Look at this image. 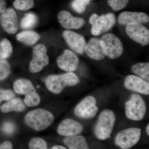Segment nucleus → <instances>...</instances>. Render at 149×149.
<instances>
[{
	"instance_id": "nucleus-21",
	"label": "nucleus",
	"mask_w": 149,
	"mask_h": 149,
	"mask_svg": "<svg viewBox=\"0 0 149 149\" xmlns=\"http://www.w3.org/2000/svg\"><path fill=\"white\" fill-rule=\"evenodd\" d=\"M24 103L20 99H11L0 107L1 111L4 113L12 111L22 112L25 109Z\"/></svg>"
},
{
	"instance_id": "nucleus-25",
	"label": "nucleus",
	"mask_w": 149,
	"mask_h": 149,
	"mask_svg": "<svg viewBox=\"0 0 149 149\" xmlns=\"http://www.w3.org/2000/svg\"><path fill=\"white\" fill-rule=\"evenodd\" d=\"M37 17L36 15L29 13L25 15L22 19L20 26L23 29H28L32 28L37 24Z\"/></svg>"
},
{
	"instance_id": "nucleus-10",
	"label": "nucleus",
	"mask_w": 149,
	"mask_h": 149,
	"mask_svg": "<svg viewBox=\"0 0 149 149\" xmlns=\"http://www.w3.org/2000/svg\"><path fill=\"white\" fill-rule=\"evenodd\" d=\"M125 32L130 39L142 46L149 43V30L141 23L133 22L126 24Z\"/></svg>"
},
{
	"instance_id": "nucleus-36",
	"label": "nucleus",
	"mask_w": 149,
	"mask_h": 149,
	"mask_svg": "<svg viewBox=\"0 0 149 149\" xmlns=\"http://www.w3.org/2000/svg\"><path fill=\"white\" fill-rule=\"evenodd\" d=\"M52 149H66V148L61 146H56L52 148Z\"/></svg>"
},
{
	"instance_id": "nucleus-9",
	"label": "nucleus",
	"mask_w": 149,
	"mask_h": 149,
	"mask_svg": "<svg viewBox=\"0 0 149 149\" xmlns=\"http://www.w3.org/2000/svg\"><path fill=\"white\" fill-rule=\"evenodd\" d=\"M95 98L89 96L79 103L74 109L75 115L80 118L91 119L95 117L98 111V108L96 106Z\"/></svg>"
},
{
	"instance_id": "nucleus-3",
	"label": "nucleus",
	"mask_w": 149,
	"mask_h": 149,
	"mask_svg": "<svg viewBox=\"0 0 149 149\" xmlns=\"http://www.w3.org/2000/svg\"><path fill=\"white\" fill-rule=\"evenodd\" d=\"M115 120V115L112 111L109 109L103 111L99 116L94 128L96 137L102 141L110 138Z\"/></svg>"
},
{
	"instance_id": "nucleus-32",
	"label": "nucleus",
	"mask_w": 149,
	"mask_h": 149,
	"mask_svg": "<svg viewBox=\"0 0 149 149\" xmlns=\"http://www.w3.org/2000/svg\"><path fill=\"white\" fill-rule=\"evenodd\" d=\"M14 94L11 90L0 89V103L3 101H9L13 98Z\"/></svg>"
},
{
	"instance_id": "nucleus-38",
	"label": "nucleus",
	"mask_w": 149,
	"mask_h": 149,
	"mask_svg": "<svg viewBox=\"0 0 149 149\" xmlns=\"http://www.w3.org/2000/svg\"><path fill=\"white\" fill-rule=\"evenodd\" d=\"M87 1H93V0H87Z\"/></svg>"
},
{
	"instance_id": "nucleus-37",
	"label": "nucleus",
	"mask_w": 149,
	"mask_h": 149,
	"mask_svg": "<svg viewBox=\"0 0 149 149\" xmlns=\"http://www.w3.org/2000/svg\"><path fill=\"white\" fill-rule=\"evenodd\" d=\"M146 133L148 135H149V125L148 124L146 127Z\"/></svg>"
},
{
	"instance_id": "nucleus-4",
	"label": "nucleus",
	"mask_w": 149,
	"mask_h": 149,
	"mask_svg": "<svg viewBox=\"0 0 149 149\" xmlns=\"http://www.w3.org/2000/svg\"><path fill=\"white\" fill-rule=\"evenodd\" d=\"M125 115L130 120L139 121L144 118L146 107L143 99L140 95L133 94L125 104Z\"/></svg>"
},
{
	"instance_id": "nucleus-15",
	"label": "nucleus",
	"mask_w": 149,
	"mask_h": 149,
	"mask_svg": "<svg viewBox=\"0 0 149 149\" xmlns=\"http://www.w3.org/2000/svg\"><path fill=\"white\" fill-rule=\"evenodd\" d=\"M124 86L130 91L143 95H149V83L141 77L135 75H129L125 78Z\"/></svg>"
},
{
	"instance_id": "nucleus-33",
	"label": "nucleus",
	"mask_w": 149,
	"mask_h": 149,
	"mask_svg": "<svg viewBox=\"0 0 149 149\" xmlns=\"http://www.w3.org/2000/svg\"><path fill=\"white\" fill-rule=\"evenodd\" d=\"M15 125L11 122H6L3 125L2 130L4 132L8 134H11L15 130Z\"/></svg>"
},
{
	"instance_id": "nucleus-1",
	"label": "nucleus",
	"mask_w": 149,
	"mask_h": 149,
	"mask_svg": "<svg viewBox=\"0 0 149 149\" xmlns=\"http://www.w3.org/2000/svg\"><path fill=\"white\" fill-rule=\"evenodd\" d=\"M80 82L75 73L72 72L61 74H52L47 77L46 86L51 93L55 94L61 93L65 88L77 85Z\"/></svg>"
},
{
	"instance_id": "nucleus-22",
	"label": "nucleus",
	"mask_w": 149,
	"mask_h": 149,
	"mask_svg": "<svg viewBox=\"0 0 149 149\" xmlns=\"http://www.w3.org/2000/svg\"><path fill=\"white\" fill-rule=\"evenodd\" d=\"M17 40L28 46L33 45L40 40V36L32 31H24L16 35Z\"/></svg>"
},
{
	"instance_id": "nucleus-14",
	"label": "nucleus",
	"mask_w": 149,
	"mask_h": 149,
	"mask_svg": "<svg viewBox=\"0 0 149 149\" xmlns=\"http://www.w3.org/2000/svg\"><path fill=\"white\" fill-rule=\"evenodd\" d=\"M58 19L62 27L66 29H79L85 25V20L75 17L66 10H61L58 15Z\"/></svg>"
},
{
	"instance_id": "nucleus-16",
	"label": "nucleus",
	"mask_w": 149,
	"mask_h": 149,
	"mask_svg": "<svg viewBox=\"0 0 149 149\" xmlns=\"http://www.w3.org/2000/svg\"><path fill=\"white\" fill-rule=\"evenodd\" d=\"M83 125L80 123L71 118H67L63 120L58 125L57 132L61 136H75L82 133Z\"/></svg>"
},
{
	"instance_id": "nucleus-13",
	"label": "nucleus",
	"mask_w": 149,
	"mask_h": 149,
	"mask_svg": "<svg viewBox=\"0 0 149 149\" xmlns=\"http://www.w3.org/2000/svg\"><path fill=\"white\" fill-rule=\"evenodd\" d=\"M63 36L70 47L75 52L81 54L85 52L86 42L85 38L82 35L73 31L66 30L63 33Z\"/></svg>"
},
{
	"instance_id": "nucleus-6",
	"label": "nucleus",
	"mask_w": 149,
	"mask_h": 149,
	"mask_svg": "<svg viewBox=\"0 0 149 149\" xmlns=\"http://www.w3.org/2000/svg\"><path fill=\"white\" fill-rule=\"evenodd\" d=\"M100 43L106 56L110 58H117L123 53L122 43L119 38L114 34H105L100 40Z\"/></svg>"
},
{
	"instance_id": "nucleus-28",
	"label": "nucleus",
	"mask_w": 149,
	"mask_h": 149,
	"mask_svg": "<svg viewBox=\"0 0 149 149\" xmlns=\"http://www.w3.org/2000/svg\"><path fill=\"white\" fill-rule=\"evenodd\" d=\"M90 2L87 0H73L71 3V7L77 13H83L86 10L87 6L90 4Z\"/></svg>"
},
{
	"instance_id": "nucleus-26",
	"label": "nucleus",
	"mask_w": 149,
	"mask_h": 149,
	"mask_svg": "<svg viewBox=\"0 0 149 149\" xmlns=\"http://www.w3.org/2000/svg\"><path fill=\"white\" fill-rule=\"evenodd\" d=\"M40 101V95L35 91L25 95L24 103L28 107H35L39 104Z\"/></svg>"
},
{
	"instance_id": "nucleus-7",
	"label": "nucleus",
	"mask_w": 149,
	"mask_h": 149,
	"mask_svg": "<svg viewBox=\"0 0 149 149\" xmlns=\"http://www.w3.org/2000/svg\"><path fill=\"white\" fill-rule=\"evenodd\" d=\"M140 128H130L120 131L116 137L115 143L123 149H130L139 142L141 139Z\"/></svg>"
},
{
	"instance_id": "nucleus-2",
	"label": "nucleus",
	"mask_w": 149,
	"mask_h": 149,
	"mask_svg": "<svg viewBox=\"0 0 149 149\" xmlns=\"http://www.w3.org/2000/svg\"><path fill=\"white\" fill-rule=\"evenodd\" d=\"M24 120L29 127L37 131H42L50 126L54 121V116L50 112L39 109L29 112Z\"/></svg>"
},
{
	"instance_id": "nucleus-35",
	"label": "nucleus",
	"mask_w": 149,
	"mask_h": 149,
	"mask_svg": "<svg viewBox=\"0 0 149 149\" xmlns=\"http://www.w3.org/2000/svg\"><path fill=\"white\" fill-rule=\"evenodd\" d=\"M6 0H0V13H2L6 9Z\"/></svg>"
},
{
	"instance_id": "nucleus-30",
	"label": "nucleus",
	"mask_w": 149,
	"mask_h": 149,
	"mask_svg": "<svg viewBox=\"0 0 149 149\" xmlns=\"http://www.w3.org/2000/svg\"><path fill=\"white\" fill-rule=\"evenodd\" d=\"M130 0H108V5L113 10L117 11L125 8Z\"/></svg>"
},
{
	"instance_id": "nucleus-31",
	"label": "nucleus",
	"mask_w": 149,
	"mask_h": 149,
	"mask_svg": "<svg viewBox=\"0 0 149 149\" xmlns=\"http://www.w3.org/2000/svg\"><path fill=\"white\" fill-rule=\"evenodd\" d=\"M29 148L31 149H46L47 148V143L43 139L35 138L29 143Z\"/></svg>"
},
{
	"instance_id": "nucleus-8",
	"label": "nucleus",
	"mask_w": 149,
	"mask_h": 149,
	"mask_svg": "<svg viewBox=\"0 0 149 149\" xmlns=\"http://www.w3.org/2000/svg\"><path fill=\"white\" fill-rule=\"evenodd\" d=\"M47 48L42 44H39L33 48V56L29 65V71L32 73L40 72L48 65L49 58L47 55Z\"/></svg>"
},
{
	"instance_id": "nucleus-27",
	"label": "nucleus",
	"mask_w": 149,
	"mask_h": 149,
	"mask_svg": "<svg viewBox=\"0 0 149 149\" xmlns=\"http://www.w3.org/2000/svg\"><path fill=\"white\" fill-rule=\"evenodd\" d=\"M15 8L19 10H29L35 6L34 0H15L13 2Z\"/></svg>"
},
{
	"instance_id": "nucleus-17",
	"label": "nucleus",
	"mask_w": 149,
	"mask_h": 149,
	"mask_svg": "<svg viewBox=\"0 0 149 149\" xmlns=\"http://www.w3.org/2000/svg\"><path fill=\"white\" fill-rule=\"evenodd\" d=\"M118 21L119 24L123 25L133 22L147 23L149 22V17L144 13L125 11L119 15Z\"/></svg>"
},
{
	"instance_id": "nucleus-11",
	"label": "nucleus",
	"mask_w": 149,
	"mask_h": 149,
	"mask_svg": "<svg viewBox=\"0 0 149 149\" xmlns=\"http://www.w3.org/2000/svg\"><path fill=\"white\" fill-rule=\"evenodd\" d=\"M0 15V24L7 33L15 34L18 29V18L15 11L12 8H6Z\"/></svg>"
},
{
	"instance_id": "nucleus-34",
	"label": "nucleus",
	"mask_w": 149,
	"mask_h": 149,
	"mask_svg": "<svg viewBox=\"0 0 149 149\" xmlns=\"http://www.w3.org/2000/svg\"><path fill=\"white\" fill-rule=\"evenodd\" d=\"M12 144L9 141H6L0 145V149H10L12 148Z\"/></svg>"
},
{
	"instance_id": "nucleus-29",
	"label": "nucleus",
	"mask_w": 149,
	"mask_h": 149,
	"mask_svg": "<svg viewBox=\"0 0 149 149\" xmlns=\"http://www.w3.org/2000/svg\"><path fill=\"white\" fill-rule=\"evenodd\" d=\"M11 72L10 64L5 60H0V80H4Z\"/></svg>"
},
{
	"instance_id": "nucleus-24",
	"label": "nucleus",
	"mask_w": 149,
	"mask_h": 149,
	"mask_svg": "<svg viewBox=\"0 0 149 149\" xmlns=\"http://www.w3.org/2000/svg\"><path fill=\"white\" fill-rule=\"evenodd\" d=\"M13 53V47L9 40L3 39L0 42V60L8 58Z\"/></svg>"
},
{
	"instance_id": "nucleus-23",
	"label": "nucleus",
	"mask_w": 149,
	"mask_h": 149,
	"mask_svg": "<svg viewBox=\"0 0 149 149\" xmlns=\"http://www.w3.org/2000/svg\"><path fill=\"white\" fill-rule=\"evenodd\" d=\"M132 72L147 82L149 81V63H139L131 68Z\"/></svg>"
},
{
	"instance_id": "nucleus-18",
	"label": "nucleus",
	"mask_w": 149,
	"mask_h": 149,
	"mask_svg": "<svg viewBox=\"0 0 149 149\" xmlns=\"http://www.w3.org/2000/svg\"><path fill=\"white\" fill-rule=\"evenodd\" d=\"M85 51L90 58L95 60H102L106 56L101 46L100 40L97 38H93L89 40L88 44H86Z\"/></svg>"
},
{
	"instance_id": "nucleus-19",
	"label": "nucleus",
	"mask_w": 149,
	"mask_h": 149,
	"mask_svg": "<svg viewBox=\"0 0 149 149\" xmlns=\"http://www.w3.org/2000/svg\"><path fill=\"white\" fill-rule=\"evenodd\" d=\"M63 142L70 149H89L86 139L82 136H67L63 140Z\"/></svg>"
},
{
	"instance_id": "nucleus-5",
	"label": "nucleus",
	"mask_w": 149,
	"mask_h": 149,
	"mask_svg": "<svg viewBox=\"0 0 149 149\" xmlns=\"http://www.w3.org/2000/svg\"><path fill=\"white\" fill-rule=\"evenodd\" d=\"M116 20L115 16L112 13L102 14L100 16L97 14H93L89 19V22L92 25L91 33L97 36L108 32L113 27Z\"/></svg>"
},
{
	"instance_id": "nucleus-12",
	"label": "nucleus",
	"mask_w": 149,
	"mask_h": 149,
	"mask_svg": "<svg viewBox=\"0 0 149 149\" xmlns=\"http://www.w3.org/2000/svg\"><path fill=\"white\" fill-rule=\"evenodd\" d=\"M79 62V58L77 56L68 49L65 50L64 53L57 59V64L58 67L67 72L75 71Z\"/></svg>"
},
{
	"instance_id": "nucleus-20",
	"label": "nucleus",
	"mask_w": 149,
	"mask_h": 149,
	"mask_svg": "<svg viewBox=\"0 0 149 149\" xmlns=\"http://www.w3.org/2000/svg\"><path fill=\"white\" fill-rule=\"evenodd\" d=\"M14 90L19 95H25L36 91L31 81L26 79H19L15 81L13 85Z\"/></svg>"
}]
</instances>
